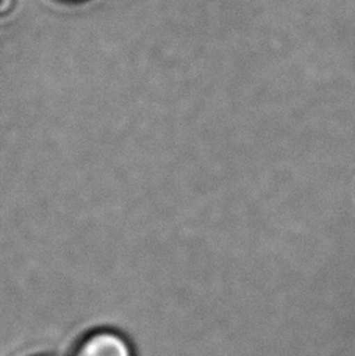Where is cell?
I'll return each mask as SVG.
<instances>
[{
    "label": "cell",
    "mask_w": 355,
    "mask_h": 356,
    "mask_svg": "<svg viewBox=\"0 0 355 356\" xmlns=\"http://www.w3.org/2000/svg\"><path fill=\"white\" fill-rule=\"evenodd\" d=\"M71 356H135L133 347L123 333L99 328L81 336Z\"/></svg>",
    "instance_id": "1"
},
{
    "label": "cell",
    "mask_w": 355,
    "mask_h": 356,
    "mask_svg": "<svg viewBox=\"0 0 355 356\" xmlns=\"http://www.w3.org/2000/svg\"><path fill=\"white\" fill-rule=\"evenodd\" d=\"M13 3H15V0H0V16L5 15V13H8L11 10Z\"/></svg>",
    "instance_id": "2"
}]
</instances>
